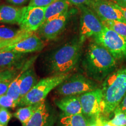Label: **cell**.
I'll return each mask as SVG.
<instances>
[{
  "label": "cell",
  "instance_id": "cell-10",
  "mask_svg": "<svg viewBox=\"0 0 126 126\" xmlns=\"http://www.w3.org/2000/svg\"><path fill=\"white\" fill-rule=\"evenodd\" d=\"M101 20H118L126 23L120 6L107 0H93L89 6Z\"/></svg>",
  "mask_w": 126,
  "mask_h": 126
},
{
  "label": "cell",
  "instance_id": "cell-16",
  "mask_svg": "<svg viewBox=\"0 0 126 126\" xmlns=\"http://www.w3.org/2000/svg\"><path fill=\"white\" fill-rule=\"evenodd\" d=\"M22 15V8L9 5H0V23L18 24Z\"/></svg>",
  "mask_w": 126,
  "mask_h": 126
},
{
  "label": "cell",
  "instance_id": "cell-18",
  "mask_svg": "<svg viewBox=\"0 0 126 126\" xmlns=\"http://www.w3.org/2000/svg\"><path fill=\"white\" fill-rule=\"evenodd\" d=\"M33 68L30 67L23 72L20 85V99L26 95L38 82Z\"/></svg>",
  "mask_w": 126,
  "mask_h": 126
},
{
  "label": "cell",
  "instance_id": "cell-30",
  "mask_svg": "<svg viewBox=\"0 0 126 126\" xmlns=\"http://www.w3.org/2000/svg\"><path fill=\"white\" fill-rule=\"evenodd\" d=\"M11 81H7L0 82V96L7 94L9 85L11 82Z\"/></svg>",
  "mask_w": 126,
  "mask_h": 126
},
{
  "label": "cell",
  "instance_id": "cell-25",
  "mask_svg": "<svg viewBox=\"0 0 126 126\" xmlns=\"http://www.w3.org/2000/svg\"><path fill=\"white\" fill-rule=\"evenodd\" d=\"M18 106L15 100L7 94L0 96V107L4 108H15Z\"/></svg>",
  "mask_w": 126,
  "mask_h": 126
},
{
  "label": "cell",
  "instance_id": "cell-2",
  "mask_svg": "<svg viewBox=\"0 0 126 126\" xmlns=\"http://www.w3.org/2000/svg\"><path fill=\"white\" fill-rule=\"evenodd\" d=\"M82 43L75 39L50 52L45 60L47 71L51 75L70 74L79 60Z\"/></svg>",
  "mask_w": 126,
  "mask_h": 126
},
{
  "label": "cell",
  "instance_id": "cell-8",
  "mask_svg": "<svg viewBox=\"0 0 126 126\" xmlns=\"http://www.w3.org/2000/svg\"><path fill=\"white\" fill-rule=\"evenodd\" d=\"M46 7H24L22 8V15L18 25L20 29L34 32L45 22Z\"/></svg>",
  "mask_w": 126,
  "mask_h": 126
},
{
  "label": "cell",
  "instance_id": "cell-32",
  "mask_svg": "<svg viewBox=\"0 0 126 126\" xmlns=\"http://www.w3.org/2000/svg\"><path fill=\"white\" fill-rule=\"evenodd\" d=\"M116 108L126 113V94L122 100V101L120 102V103L118 105V106Z\"/></svg>",
  "mask_w": 126,
  "mask_h": 126
},
{
  "label": "cell",
  "instance_id": "cell-4",
  "mask_svg": "<svg viewBox=\"0 0 126 126\" xmlns=\"http://www.w3.org/2000/svg\"><path fill=\"white\" fill-rule=\"evenodd\" d=\"M70 76L68 74L51 75L40 79L26 95L20 99L18 107H23L45 101L48 94Z\"/></svg>",
  "mask_w": 126,
  "mask_h": 126
},
{
  "label": "cell",
  "instance_id": "cell-28",
  "mask_svg": "<svg viewBox=\"0 0 126 126\" xmlns=\"http://www.w3.org/2000/svg\"><path fill=\"white\" fill-rule=\"evenodd\" d=\"M88 126H103L101 117L89 118L88 119Z\"/></svg>",
  "mask_w": 126,
  "mask_h": 126
},
{
  "label": "cell",
  "instance_id": "cell-36",
  "mask_svg": "<svg viewBox=\"0 0 126 126\" xmlns=\"http://www.w3.org/2000/svg\"><path fill=\"white\" fill-rule=\"evenodd\" d=\"M1 41H2V40H0V44H1Z\"/></svg>",
  "mask_w": 126,
  "mask_h": 126
},
{
  "label": "cell",
  "instance_id": "cell-13",
  "mask_svg": "<svg viewBox=\"0 0 126 126\" xmlns=\"http://www.w3.org/2000/svg\"><path fill=\"white\" fill-rule=\"evenodd\" d=\"M45 47V43L36 34L33 33L31 36L23 39L16 43L9 46L2 48L0 50L12 51L16 53L28 54L29 53L40 51Z\"/></svg>",
  "mask_w": 126,
  "mask_h": 126
},
{
  "label": "cell",
  "instance_id": "cell-7",
  "mask_svg": "<svg viewBox=\"0 0 126 126\" xmlns=\"http://www.w3.org/2000/svg\"><path fill=\"white\" fill-rule=\"evenodd\" d=\"M79 7L81 11L79 40L83 43L88 37L100 33L104 25L90 8L86 5H81Z\"/></svg>",
  "mask_w": 126,
  "mask_h": 126
},
{
  "label": "cell",
  "instance_id": "cell-27",
  "mask_svg": "<svg viewBox=\"0 0 126 126\" xmlns=\"http://www.w3.org/2000/svg\"><path fill=\"white\" fill-rule=\"evenodd\" d=\"M56 1V0H30L29 6H31V7H46Z\"/></svg>",
  "mask_w": 126,
  "mask_h": 126
},
{
  "label": "cell",
  "instance_id": "cell-9",
  "mask_svg": "<svg viewBox=\"0 0 126 126\" xmlns=\"http://www.w3.org/2000/svg\"><path fill=\"white\" fill-rule=\"evenodd\" d=\"M102 98L103 95L100 88L79 94L82 114L89 118L101 116Z\"/></svg>",
  "mask_w": 126,
  "mask_h": 126
},
{
  "label": "cell",
  "instance_id": "cell-1",
  "mask_svg": "<svg viewBox=\"0 0 126 126\" xmlns=\"http://www.w3.org/2000/svg\"><path fill=\"white\" fill-rule=\"evenodd\" d=\"M82 66L89 78L102 82L114 71L116 60L105 47L94 42L88 46Z\"/></svg>",
  "mask_w": 126,
  "mask_h": 126
},
{
  "label": "cell",
  "instance_id": "cell-19",
  "mask_svg": "<svg viewBox=\"0 0 126 126\" xmlns=\"http://www.w3.org/2000/svg\"><path fill=\"white\" fill-rule=\"evenodd\" d=\"M43 102L28 106L20 107L14 113L13 116L18 119L22 124L23 125L29 120L32 116L40 106Z\"/></svg>",
  "mask_w": 126,
  "mask_h": 126
},
{
  "label": "cell",
  "instance_id": "cell-29",
  "mask_svg": "<svg viewBox=\"0 0 126 126\" xmlns=\"http://www.w3.org/2000/svg\"><path fill=\"white\" fill-rule=\"evenodd\" d=\"M93 0H68L71 4L75 5L77 6L81 5H87L89 7Z\"/></svg>",
  "mask_w": 126,
  "mask_h": 126
},
{
  "label": "cell",
  "instance_id": "cell-17",
  "mask_svg": "<svg viewBox=\"0 0 126 126\" xmlns=\"http://www.w3.org/2000/svg\"><path fill=\"white\" fill-rule=\"evenodd\" d=\"M68 0H56L47 7H46L45 22L58 18L68 11Z\"/></svg>",
  "mask_w": 126,
  "mask_h": 126
},
{
  "label": "cell",
  "instance_id": "cell-11",
  "mask_svg": "<svg viewBox=\"0 0 126 126\" xmlns=\"http://www.w3.org/2000/svg\"><path fill=\"white\" fill-rule=\"evenodd\" d=\"M70 14L68 11L58 18L45 22L37 30L39 35L48 40L57 38L65 29Z\"/></svg>",
  "mask_w": 126,
  "mask_h": 126
},
{
  "label": "cell",
  "instance_id": "cell-35",
  "mask_svg": "<svg viewBox=\"0 0 126 126\" xmlns=\"http://www.w3.org/2000/svg\"><path fill=\"white\" fill-rule=\"evenodd\" d=\"M120 10L122 11V13L124 15V18H125V19L126 20V8H123V7H120Z\"/></svg>",
  "mask_w": 126,
  "mask_h": 126
},
{
  "label": "cell",
  "instance_id": "cell-5",
  "mask_svg": "<svg viewBox=\"0 0 126 126\" xmlns=\"http://www.w3.org/2000/svg\"><path fill=\"white\" fill-rule=\"evenodd\" d=\"M97 83L94 80L81 74L70 75L65 81L56 88L55 93L60 96L79 95L89 91L96 89Z\"/></svg>",
  "mask_w": 126,
  "mask_h": 126
},
{
  "label": "cell",
  "instance_id": "cell-21",
  "mask_svg": "<svg viewBox=\"0 0 126 126\" xmlns=\"http://www.w3.org/2000/svg\"><path fill=\"white\" fill-rule=\"evenodd\" d=\"M25 32L27 31L20 29H12L4 25H0V40L2 41L11 40L16 38Z\"/></svg>",
  "mask_w": 126,
  "mask_h": 126
},
{
  "label": "cell",
  "instance_id": "cell-34",
  "mask_svg": "<svg viewBox=\"0 0 126 126\" xmlns=\"http://www.w3.org/2000/svg\"><path fill=\"white\" fill-rule=\"evenodd\" d=\"M100 117H101V116H100ZM101 119H102V124H103V126H113V125H111L109 122V121H107L106 120L104 119L103 117H101Z\"/></svg>",
  "mask_w": 126,
  "mask_h": 126
},
{
  "label": "cell",
  "instance_id": "cell-23",
  "mask_svg": "<svg viewBox=\"0 0 126 126\" xmlns=\"http://www.w3.org/2000/svg\"><path fill=\"white\" fill-rule=\"evenodd\" d=\"M114 117L109 121L113 126H126V113L116 108L113 111Z\"/></svg>",
  "mask_w": 126,
  "mask_h": 126
},
{
  "label": "cell",
  "instance_id": "cell-6",
  "mask_svg": "<svg viewBox=\"0 0 126 126\" xmlns=\"http://www.w3.org/2000/svg\"><path fill=\"white\" fill-rule=\"evenodd\" d=\"M94 38V42L105 47L116 60L126 59V40L116 32L104 26Z\"/></svg>",
  "mask_w": 126,
  "mask_h": 126
},
{
  "label": "cell",
  "instance_id": "cell-31",
  "mask_svg": "<svg viewBox=\"0 0 126 126\" xmlns=\"http://www.w3.org/2000/svg\"><path fill=\"white\" fill-rule=\"evenodd\" d=\"M9 4L15 6L23 5L29 1V0H6Z\"/></svg>",
  "mask_w": 126,
  "mask_h": 126
},
{
  "label": "cell",
  "instance_id": "cell-20",
  "mask_svg": "<svg viewBox=\"0 0 126 126\" xmlns=\"http://www.w3.org/2000/svg\"><path fill=\"white\" fill-rule=\"evenodd\" d=\"M57 126H88V119L82 113L71 116L63 115L58 122Z\"/></svg>",
  "mask_w": 126,
  "mask_h": 126
},
{
  "label": "cell",
  "instance_id": "cell-3",
  "mask_svg": "<svg viewBox=\"0 0 126 126\" xmlns=\"http://www.w3.org/2000/svg\"><path fill=\"white\" fill-rule=\"evenodd\" d=\"M101 89L102 114L108 116L113 113L126 94V68L113 72L107 77Z\"/></svg>",
  "mask_w": 126,
  "mask_h": 126
},
{
  "label": "cell",
  "instance_id": "cell-37",
  "mask_svg": "<svg viewBox=\"0 0 126 126\" xmlns=\"http://www.w3.org/2000/svg\"><path fill=\"white\" fill-rule=\"evenodd\" d=\"M1 107H0V109H1Z\"/></svg>",
  "mask_w": 126,
  "mask_h": 126
},
{
  "label": "cell",
  "instance_id": "cell-14",
  "mask_svg": "<svg viewBox=\"0 0 126 126\" xmlns=\"http://www.w3.org/2000/svg\"><path fill=\"white\" fill-rule=\"evenodd\" d=\"M54 103L61 110L64 116H71L82 113L79 95L61 96L54 100Z\"/></svg>",
  "mask_w": 126,
  "mask_h": 126
},
{
  "label": "cell",
  "instance_id": "cell-22",
  "mask_svg": "<svg viewBox=\"0 0 126 126\" xmlns=\"http://www.w3.org/2000/svg\"><path fill=\"white\" fill-rule=\"evenodd\" d=\"M104 26L116 32L126 40V23L118 20H101Z\"/></svg>",
  "mask_w": 126,
  "mask_h": 126
},
{
  "label": "cell",
  "instance_id": "cell-26",
  "mask_svg": "<svg viewBox=\"0 0 126 126\" xmlns=\"http://www.w3.org/2000/svg\"><path fill=\"white\" fill-rule=\"evenodd\" d=\"M12 116V114L7 109L1 108L0 109V124L4 126H7Z\"/></svg>",
  "mask_w": 126,
  "mask_h": 126
},
{
  "label": "cell",
  "instance_id": "cell-15",
  "mask_svg": "<svg viewBox=\"0 0 126 126\" xmlns=\"http://www.w3.org/2000/svg\"><path fill=\"white\" fill-rule=\"evenodd\" d=\"M28 61L26 54L0 50V69H22Z\"/></svg>",
  "mask_w": 126,
  "mask_h": 126
},
{
  "label": "cell",
  "instance_id": "cell-24",
  "mask_svg": "<svg viewBox=\"0 0 126 126\" xmlns=\"http://www.w3.org/2000/svg\"><path fill=\"white\" fill-rule=\"evenodd\" d=\"M22 69H0V82L13 80Z\"/></svg>",
  "mask_w": 126,
  "mask_h": 126
},
{
  "label": "cell",
  "instance_id": "cell-12",
  "mask_svg": "<svg viewBox=\"0 0 126 126\" xmlns=\"http://www.w3.org/2000/svg\"><path fill=\"white\" fill-rule=\"evenodd\" d=\"M57 119L56 110L45 100L29 120L22 126H54Z\"/></svg>",
  "mask_w": 126,
  "mask_h": 126
},
{
  "label": "cell",
  "instance_id": "cell-33",
  "mask_svg": "<svg viewBox=\"0 0 126 126\" xmlns=\"http://www.w3.org/2000/svg\"><path fill=\"white\" fill-rule=\"evenodd\" d=\"M113 2L117 4L120 7L126 8V0H113Z\"/></svg>",
  "mask_w": 126,
  "mask_h": 126
}]
</instances>
